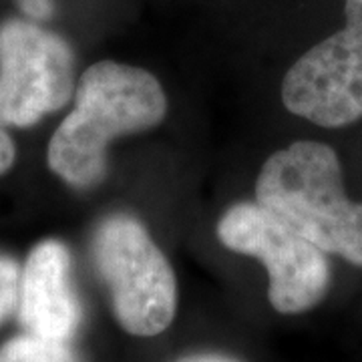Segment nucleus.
I'll use <instances>...</instances> for the list:
<instances>
[{
    "label": "nucleus",
    "instance_id": "nucleus-1",
    "mask_svg": "<svg viewBox=\"0 0 362 362\" xmlns=\"http://www.w3.org/2000/svg\"><path fill=\"white\" fill-rule=\"evenodd\" d=\"M165 113V90L149 71L95 63L78 78L73 111L52 133L47 163L73 189H93L107 175L109 143L156 127Z\"/></svg>",
    "mask_w": 362,
    "mask_h": 362
},
{
    "label": "nucleus",
    "instance_id": "nucleus-2",
    "mask_svg": "<svg viewBox=\"0 0 362 362\" xmlns=\"http://www.w3.org/2000/svg\"><path fill=\"white\" fill-rule=\"evenodd\" d=\"M256 202L326 254L362 268V202L349 199L330 145L296 141L274 151L259 169Z\"/></svg>",
    "mask_w": 362,
    "mask_h": 362
},
{
    "label": "nucleus",
    "instance_id": "nucleus-3",
    "mask_svg": "<svg viewBox=\"0 0 362 362\" xmlns=\"http://www.w3.org/2000/svg\"><path fill=\"white\" fill-rule=\"evenodd\" d=\"M90 254L125 332L157 337L168 330L177 310V282L141 221L127 214L105 218L95 230Z\"/></svg>",
    "mask_w": 362,
    "mask_h": 362
},
{
    "label": "nucleus",
    "instance_id": "nucleus-4",
    "mask_svg": "<svg viewBox=\"0 0 362 362\" xmlns=\"http://www.w3.org/2000/svg\"><path fill=\"white\" fill-rule=\"evenodd\" d=\"M218 240L235 254L259 259L268 270V298L280 314L318 306L332 282L328 254L258 202L232 206L218 221Z\"/></svg>",
    "mask_w": 362,
    "mask_h": 362
},
{
    "label": "nucleus",
    "instance_id": "nucleus-5",
    "mask_svg": "<svg viewBox=\"0 0 362 362\" xmlns=\"http://www.w3.org/2000/svg\"><path fill=\"white\" fill-rule=\"evenodd\" d=\"M75 89V54L33 18L0 23V125L30 127L63 109Z\"/></svg>",
    "mask_w": 362,
    "mask_h": 362
},
{
    "label": "nucleus",
    "instance_id": "nucleus-6",
    "mask_svg": "<svg viewBox=\"0 0 362 362\" xmlns=\"http://www.w3.org/2000/svg\"><path fill=\"white\" fill-rule=\"evenodd\" d=\"M284 107L318 127L362 119V0L344 2V26L314 45L282 81Z\"/></svg>",
    "mask_w": 362,
    "mask_h": 362
},
{
    "label": "nucleus",
    "instance_id": "nucleus-7",
    "mask_svg": "<svg viewBox=\"0 0 362 362\" xmlns=\"http://www.w3.org/2000/svg\"><path fill=\"white\" fill-rule=\"evenodd\" d=\"M18 320L26 332L71 340L83 320V308L71 278V252L59 240H42L30 250L21 270Z\"/></svg>",
    "mask_w": 362,
    "mask_h": 362
},
{
    "label": "nucleus",
    "instance_id": "nucleus-8",
    "mask_svg": "<svg viewBox=\"0 0 362 362\" xmlns=\"http://www.w3.org/2000/svg\"><path fill=\"white\" fill-rule=\"evenodd\" d=\"M0 362H81L66 340L25 332L0 346Z\"/></svg>",
    "mask_w": 362,
    "mask_h": 362
},
{
    "label": "nucleus",
    "instance_id": "nucleus-9",
    "mask_svg": "<svg viewBox=\"0 0 362 362\" xmlns=\"http://www.w3.org/2000/svg\"><path fill=\"white\" fill-rule=\"evenodd\" d=\"M18 284H21L18 262L6 254H0V324L16 310Z\"/></svg>",
    "mask_w": 362,
    "mask_h": 362
},
{
    "label": "nucleus",
    "instance_id": "nucleus-10",
    "mask_svg": "<svg viewBox=\"0 0 362 362\" xmlns=\"http://www.w3.org/2000/svg\"><path fill=\"white\" fill-rule=\"evenodd\" d=\"M14 4L18 6V11L25 14L26 18L39 21V23L52 18L54 11H57L54 0H14Z\"/></svg>",
    "mask_w": 362,
    "mask_h": 362
},
{
    "label": "nucleus",
    "instance_id": "nucleus-11",
    "mask_svg": "<svg viewBox=\"0 0 362 362\" xmlns=\"http://www.w3.org/2000/svg\"><path fill=\"white\" fill-rule=\"evenodd\" d=\"M14 159H16V147H14L13 137L0 125V175H4L13 168Z\"/></svg>",
    "mask_w": 362,
    "mask_h": 362
},
{
    "label": "nucleus",
    "instance_id": "nucleus-12",
    "mask_svg": "<svg viewBox=\"0 0 362 362\" xmlns=\"http://www.w3.org/2000/svg\"><path fill=\"white\" fill-rule=\"evenodd\" d=\"M175 362H242L233 356L221 354V352H195V354H187L180 361Z\"/></svg>",
    "mask_w": 362,
    "mask_h": 362
}]
</instances>
